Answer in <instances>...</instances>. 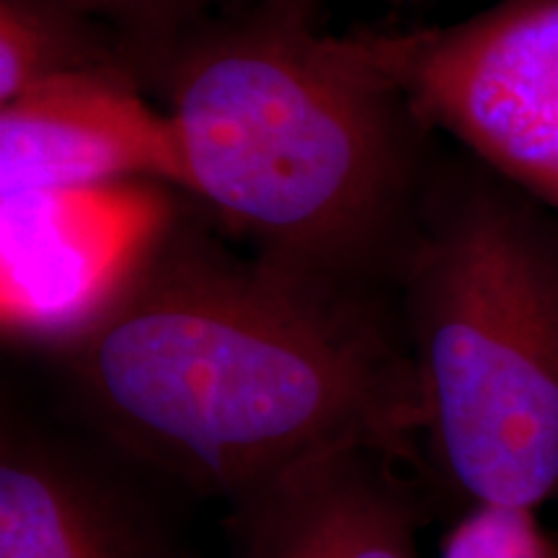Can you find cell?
Here are the masks:
<instances>
[{"label": "cell", "mask_w": 558, "mask_h": 558, "mask_svg": "<svg viewBox=\"0 0 558 558\" xmlns=\"http://www.w3.org/2000/svg\"><path fill=\"white\" fill-rule=\"evenodd\" d=\"M45 357L62 414L173 492L230 505L352 448L424 478L414 367L375 290L235 256L177 220Z\"/></svg>", "instance_id": "cell-1"}, {"label": "cell", "mask_w": 558, "mask_h": 558, "mask_svg": "<svg viewBox=\"0 0 558 558\" xmlns=\"http://www.w3.org/2000/svg\"><path fill=\"white\" fill-rule=\"evenodd\" d=\"M399 94L360 39L279 16L186 58L166 109L179 190L292 269L375 290L411 222L390 109Z\"/></svg>", "instance_id": "cell-2"}, {"label": "cell", "mask_w": 558, "mask_h": 558, "mask_svg": "<svg viewBox=\"0 0 558 558\" xmlns=\"http://www.w3.org/2000/svg\"><path fill=\"white\" fill-rule=\"evenodd\" d=\"M393 277L437 512L558 507V230L473 192L411 222Z\"/></svg>", "instance_id": "cell-3"}, {"label": "cell", "mask_w": 558, "mask_h": 558, "mask_svg": "<svg viewBox=\"0 0 558 558\" xmlns=\"http://www.w3.org/2000/svg\"><path fill=\"white\" fill-rule=\"evenodd\" d=\"M360 47L418 122L558 215V0H499L442 29Z\"/></svg>", "instance_id": "cell-4"}, {"label": "cell", "mask_w": 558, "mask_h": 558, "mask_svg": "<svg viewBox=\"0 0 558 558\" xmlns=\"http://www.w3.org/2000/svg\"><path fill=\"white\" fill-rule=\"evenodd\" d=\"M163 492L62 411L3 390L0 558H199Z\"/></svg>", "instance_id": "cell-5"}, {"label": "cell", "mask_w": 558, "mask_h": 558, "mask_svg": "<svg viewBox=\"0 0 558 558\" xmlns=\"http://www.w3.org/2000/svg\"><path fill=\"white\" fill-rule=\"evenodd\" d=\"M173 220L156 181L0 192L5 341L47 352L86 329Z\"/></svg>", "instance_id": "cell-6"}, {"label": "cell", "mask_w": 558, "mask_h": 558, "mask_svg": "<svg viewBox=\"0 0 558 558\" xmlns=\"http://www.w3.org/2000/svg\"><path fill=\"white\" fill-rule=\"evenodd\" d=\"M226 507V558H418L439 514L422 473L373 448L308 460Z\"/></svg>", "instance_id": "cell-7"}, {"label": "cell", "mask_w": 558, "mask_h": 558, "mask_svg": "<svg viewBox=\"0 0 558 558\" xmlns=\"http://www.w3.org/2000/svg\"><path fill=\"white\" fill-rule=\"evenodd\" d=\"M166 111L101 70L54 75L3 104L0 192L156 181L179 186Z\"/></svg>", "instance_id": "cell-8"}, {"label": "cell", "mask_w": 558, "mask_h": 558, "mask_svg": "<svg viewBox=\"0 0 558 558\" xmlns=\"http://www.w3.org/2000/svg\"><path fill=\"white\" fill-rule=\"evenodd\" d=\"M70 13L50 0H0V107L54 75L88 70Z\"/></svg>", "instance_id": "cell-9"}, {"label": "cell", "mask_w": 558, "mask_h": 558, "mask_svg": "<svg viewBox=\"0 0 558 558\" xmlns=\"http://www.w3.org/2000/svg\"><path fill=\"white\" fill-rule=\"evenodd\" d=\"M437 558H558V533H548L538 509L473 505L452 514Z\"/></svg>", "instance_id": "cell-10"}, {"label": "cell", "mask_w": 558, "mask_h": 558, "mask_svg": "<svg viewBox=\"0 0 558 558\" xmlns=\"http://www.w3.org/2000/svg\"><path fill=\"white\" fill-rule=\"evenodd\" d=\"M65 11H96V13H114V16H140L166 5L169 0H50Z\"/></svg>", "instance_id": "cell-11"}, {"label": "cell", "mask_w": 558, "mask_h": 558, "mask_svg": "<svg viewBox=\"0 0 558 558\" xmlns=\"http://www.w3.org/2000/svg\"><path fill=\"white\" fill-rule=\"evenodd\" d=\"M313 3H316V0H279V5H282V19L300 21V24H303L305 13L311 11Z\"/></svg>", "instance_id": "cell-12"}]
</instances>
